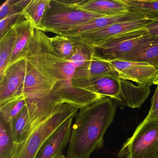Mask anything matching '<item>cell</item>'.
<instances>
[{
  "mask_svg": "<svg viewBox=\"0 0 158 158\" xmlns=\"http://www.w3.org/2000/svg\"><path fill=\"white\" fill-rule=\"evenodd\" d=\"M25 59L40 73L58 84V94L64 103L82 109L105 97L77 89L73 84L76 67L58 55L51 44V38L35 28Z\"/></svg>",
  "mask_w": 158,
  "mask_h": 158,
  "instance_id": "obj_1",
  "label": "cell"
},
{
  "mask_svg": "<svg viewBox=\"0 0 158 158\" xmlns=\"http://www.w3.org/2000/svg\"><path fill=\"white\" fill-rule=\"evenodd\" d=\"M117 103L105 97L79 110L72 125L67 158H90L104 145V136L113 123Z\"/></svg>",
  "mask_w": 158,
  "mask_h": 158,
  "instance_id": "obj_2",
  "label": "cell"
},
{
  "mask_svg": "<svg viewBox=\"0 0 158 158\" xmlns=\"http://www.w3.org/2000/svg\"><path fill=\"white\" fill-rule=\"evenodd\" d=\"M103 15L85 10L73 0H50L42 19L41 31L57 35Z\"/></svg>",
  "mask_w": 158,
  "mask_h": 158,
  "instance_id": "obj_3",
  "label": "cell"
},
{
  "mask_svg": "<svg viewBox=\"0 0 158 158\" xmlns=\"http://www.w3.org/2000/svg\"><path fill=\"white\" fill-rule=\"evenodd\" d=\"M79 109L68 103H62L33 128L28 136L17 145L14 158H35L48 138L69 118L76 115Z\"/></svg>",
  "mask_w": 158,
  "mask_h": 158,
  "instance_id": "obj_4",
  "label": "cell"
},
{
  "mask_svg": "<svg viewBox=\"0 0 158 158\" xmlns=\"http://www.w3.org/2000/svg\"><path fill=\"white\" fill-rule=\"evenodd\" d=\"M119 158H158V120L145 119L125 141Z\"/></svg>",
  "mask_w": 158,
  "mask_h": 158,
  "instance_id": "obj_5",
  "label": "cell"
},
{
  "mask_svg": "<svg viewBox=\"0 0 158 158\" xmlns=\"http://www.w3.org/2000/svg\"><path fill=\"white\" fill-rule=\"evenodd\" d=\"M145 27L127 33L96 48L98 56L107 60L120 59L158 42V37L148 35Z\"/></svg>",
  "mask_w": 158,
  "mask_h": 158,
  "instance_id": "obj_6",
  "label": "cell"
},
{
  "mask_svg": "<svg viewBox=\"0 0 158 158\" xmlns=\"http://www.w3.org/2000/svg\"><path fill=\"white\" fill-rule=\"evenodd\" d=\"M152 22V21L144 18L123 22L111 25L93 32L70 37L96 49L127 33L143 28Z\"/></svg>",
  "mask_w": 158,
  "mask_h": 158,
  "instance_id": "obj_7",
  "label": "cell"
},
{
  "mask_svg": "<svg viewBox=\"0 0 158 158\" xmlns=\"http://www.w3.org/2000/svg\"><path fill=\"white\" fill-rule=\"evenodd\" d=\"M19 94L37 98L54 94L61 100L58 94V84L43 75L27 60L25 78L17 93Z\"/></svg>",
  "mask_w": 158,
  "mask_h": 158,
  "instance_id": "obj_8",
  "label": "cell"
},
{
  "mask_svg": "<svg viewBox=\"0 0 158 158\" xmlns=\"http://www.w3.org/2000/svg\"><path fill=\"white\" fill-rule=\"evenodd\" d=\"M26 70L25 58L7 68L0 78V105L17 95L24 81Z\"/></svg>",
  "mask_w": 158,
  "mask_h": 158,
  "instance_id": "obj_9",
  "label": "cell"
},
{
  "mask_svg": "<svg viewBox=\"0 0 158 158\" xmlns=\"http://www.w3.org/2000/svg\"><path fill=\"white\" fill-rule=\"evenodd\" d=\"M72 116L62 124L43 144L35 158H53L60 153L69 144L73 120Z\"/></svg>",
  "mask_w": 158,
  "mask_h": 158,
  "instance_id": "obj_10",
  "label": "cell"
},
{
  "mask_svg": "<svg viewBox=\"0 0 158 158\" xmlns=\"http://www.w3.org/2000/svg\"><path fill=\"white\" fill-rule=\"evenodd\" d=\"M144 16L139 14L129 11L126 13L112 16L99 17L74 27L60 35L67 37L75 36L85 33L93 32L111 25L123 22H130L144 19Z\"/></svg>",
  "mask_w": 158,
  "mask_h": 158,
  "instance_id": "obj_11",
  "label": "cell"
},
{
  "mask_svg": "<svg viewBox=\"0 0 158 158\" xmlns=\"http://www.w3.org/2000/svg\"><path fill=\"white\" fill-rule=\"evenodd\" d=\"M120 83V93L114 101L120 107L140 108L151 92L150 85H135L128 80L121 78Z\"/></svg>",
  "mask_w": 158,
  "mask_h": 158,
  "instance_id": "obj_12",
  "label": "cell"
},
{
  "mask_svg": "<svg viewBox=\"0 0 158 158\" xmlns=\"http://www.w3.org/2000/svg\"><path fill=\"white\" fill-rule=\"evenodd\" d=\"M73 2L80 9L103 16L123 14L129 11L123 0H73Z\"/></svg>",
  "mask_w": 158,
  "mask_h": 158,
  "instance_id": "obj_13",
  "label": "cell"
},
{
  "mask_svg": "<svg viewBox=\"0 0 158 158\" xmlns=\"http://www.w3.org/2000/svg\"><path fill=\"white\" fill-rule=\"evenodd\" d=\"M14 28L15 32L14 47L8 67L25 58L26 53L35 30V28L23 16L15 24Z\"/></svg>",
  "mask_w": 158,
  "mask_h": 158,
  "instance_id": "obj_14",
  "label": "cell"
},
{
  "mask_svg": "<svg viewBox=\"0 0 158 158\" xmlns=\"http://www.w3.org/2000/svg\"><path fill=\"white\" fill-rule=\"evenodd\" d=\"M158 74V68L140 62H136L119 73L121 79L136 82L139 85L151 86Z\"/></svg>",
  "mask_w": 158,
  "mask_h": 158,
  "instance_id": "obj_15",
  "label": "cell"
},
{
  "mask_svg": "<svg viewBox=\"0 0 158 158\" xmlns=\"http://www.w3.org/2000/svg\"><path fill=\"white\" fill-rule=\"evenodd\" d=\"M50 0H30L22 15L36 29L41 30L42 19Z\"/></svg>",
  "mask_w": 158,
  "mask_h": 158,
  "instance_id": "obj_16",
  "label": "cell"
},
{
  "mask_svg": "<svg viewBox=\"0 0 158 158\" xmlns=\"http://www.w3.org/2000/svg\"><path fill=\"white\" fill-rule=\"evenodd\" d=\"M120 78L106 76L91 79L92 86L98 94L115 100L120 90Z\"/></svg>",
  "mask_w": 158,
  "mask_h": 158,
  "instance_id": "obj_17",
  "label": "cell"
},
{
  "mask_svg": "<svg viewBox=\"0 0 158 158\" xmlns=\"http://www.w3.org/2000/svg\"><path fill=\"white\" fill-rule=\"evenodd\" d=\"M15 38L14 26L0 37V78L3 77L9 66Z\"/></svg>",
  "mask_w": 158,
  "mask_h": 158,
  "instance_id": "obj_18",
  "label": "cell"
},
{
  "mask_svg": "<svg viewBox=\"0 0 158 158\" xmlns=\"http://www.w3.org/2000/svg\"><path fill=\"white\" fill-rule=\"evenodd\" d=\"M28 98L24 94H17L0 105V117L10 123L26 106Z\"/></svg>",
  "mask_w": 158,
  "mask_h": 158,
  "instance_id": "obj_19",
  "label": "cell"
},
{
  "mask_svg": "<svg viewBox=\"0 0 158 158\" xmlns=\"http://www.w3.org/2000/svg\"><path fill=\"white\" fill-rule=\"evenodd\" d=\"M129 11L139 14L148 20L158 21V0H123Z\"/></svg>",
  "mask_w": 158,
  "mask_h": 158,
  "instance_id": "obj_20",
  "label": "cell"
},
{
  "mask_svg": "<svg viewBox=\"0 0 158 158\" xmlns=\"http://www.w3.org/2000/svg\"><path fill=\"white\" fill-rule=\"evenodd\" d=\"M17 147L13 140L10 123L0 117V158H14Z\"/></svg>",
  "mask_w": 158,
  "mask_h": 158,
  "instance_id": "obj_21",
  "label": "cell"
},
{
  "mask_svg": "<svg viewBox=\"0 0 158 158\" xmlns=\"http://www.w3.org/2000/svg\"><path fill=\"white\" fill-rule=\"evenodd\" d=\"M119 60L143 63L158 69V42L127 54Z\"/></svg>",
  "mask_w": 158,
  "mask_h": 158,
  "instance_id": "obj_22",
  "label": "cell"
},
{
  "mask_svg": "<svg viewBox=\"0 0 158 158\" xmlns=\"http://www.w3.org/2000/svg\"><path fill=\"white\" fill-rule=\"evenodd\" d=\"M89 75L91 79L106 76H110L120 78L119 74L115 69L107 62L105 59L94 53L89 68Z\"/></svg>",
  "mask_w": 158,
  "mask_h": 158,
  "instance_id": "obj_23",
  "label": "cell"
},
{
  "mask_svg": "<svg viewBox=\"0 0 158 158\" xmlns=\"http://www.w3.org/2000/svg\"><path fill=\"white\" fill-rule=\"evenodd\" d=\"M51 44L58 55L67 60L72 57L75 52V43L69 37L57 35L51 38Z\"/></svg>",
  "mask_w": 158,
  "mask_h": 158,
  "instance_id": "obj_24",
  "label": "cell"
},
{
  "mask_svg": "<svg viewBox=\"0 0 158 158\" xmlns=\"http://www.w3.org/2000/svg\"><path fill=\"white\" fill-rule=\"evenodd\" d=\"M23 10L16 4V0H7L0 8V20L8 15L22 13Z\"/></svg>",
  "mask_w": 158,
  "mask_h": 158,
  "instance_id": "obj_25",
  "label": "cell"
},
{
  "mask_svg": "<svg viewBox=\"0 0 158 158\" xmlns=\"http://www.w3.org/2000/svg\"><path fill=\"white\" fill-rule=\"evenodd\" d=\"M22 16V13H17L8 15L0 20V37L14 26Z\"/></svg>",
  "mask_w": 158,
  "mask_h": 158,
  "instance_id": "obj_26",
  "label": "cell"
},
{
  "mask_svg": "<svg viewBox=\"0 0 158 158\" xmlns=\"http://www.w3.org/2000/svg\"><path fill=\"white\" fill-rule=\"evenodd\" d=\"M145 119L158 120V85L151 101L149 111Z\"/></svg>",
  "mask_w": 158,
  "mask_h": 158,
  "instance_id": "obj_27",
  "label": "cell"
},
{
  "mask_svg": "<svg viewBox=\"0 0 158 158\" xmlns=\"http://www.w3.org/2000/svg\"><path fill=\"white\" fill-rule=\"evenodd\" d=\"M144 28L148 35L158 37V21H152Z\"/></svg>",
  "mask_w": 158,
  "mask_h": 158,
  "instance_id": "obj_28",
  "label": "cell"
},
{
  "mask_svg": "<svg viewBox=\"0 0 158 158\" xmlns=\"http://www.w3.org/2000/svg\"><path fill=\"white\" fill-rule=\"evenodd\" d=\"M53 158H67V157H65L62 153H60V154L57 155V156H55Z\"/></svg>",
  "mask_w": 158,
  "mask_h": 158,
  "instance_id": "obj_29",
  "label": "cell"
},
{
  "mask_svg": "<svg viewBox=\"0 0 158 158\" xmlns=\"http://www.w3.org/2000/svg\"><path fill=\"white\" fill-rule=\"evenodd\" d=\"M153 84L154 85H158V74L157 75V77H156V79H155V81L153 82Z\"/></svg>",
  "mask_w": 158,
  "mask_h": 158,
  "instance_id": "obj_30",
  "label": "cell"
}]
</instances>
